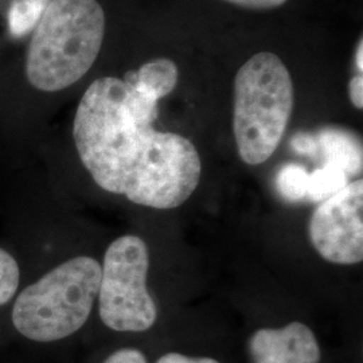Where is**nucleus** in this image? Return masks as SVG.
<instances>
[{
	"label": "nucleus",
	"mask_w": 363,
	"mask_h": 363,
	"mask_svg": "<svg viewBox=\"0 0 363 363\" xmlns=\"http://www.w3.org/2000/svg\"><path fill=\"white\" fill-rule=\"evenodd\" d=\"M78 155L103 190L147 208H179L201 179V157L189 139L136 120L123 79H96L73 124Z\"/></svg>",
	"instance_id": "1"
},
{
	"label": "nucleus",
	"mask_w": 363,
	"mask_h": 363,
	"mask_svg": "<svg viewBox=\"0 0 363 363\" xmlns=\"http://www.w3.org/2000/svg\"><path fill=\"white\" fill-rule=\"evenodd\" d=\"M105 13L96 0H50L27 54V78L39 91H62L84 77L104 39Z\"/></svg>",
	"instance_id": "2"
},
{
	"label": "nucleus",
	"mask_w": 363,
	"mask_h": 363,
	"mask_svg": "<svg viewBox=\"0 0 363 363\" xmlns=\"http://www.w3.org/2000/svg\"><path fill=\"white\" fill-rule=\"evenodd\" d=\"M294 82L273 52L255 54L234 81L233 128L238 155L250 166L277 150L294 111Z\"/></svg>",
	"instance_id": "3"
},
{
	"label": "nucleus",
	"mask_w": 363,
	"mask_h": 363,
	"mask_svg": "<svg viewBox=\"0 0 363 363\" xmlns=\"http://www.w3.org/2000/svg\"><path fill=\"white\" fill-rule=\"evenodd\" d=\"M100 281L97 259L81 256L58 265L21 292L13 304L15 328L35 342L70 337L86 323Z\"/></svg>",
	"instance_id": "4"
},
{
	"label": "nucleus",
	"mask_w": 363,
	"mask_h": 363,
	"mask_svg": "<svg viewBox=\"0 0 363 363\" xmlns=\"http://www.w3.org/2000/svg\"><path fill=\"white\" fill-rule=\"evenodd\" d=\"M150 253L138 235H123L105 252L99 289L104 325L118 333H143L155 325V301L147 289Z\"/></svg>",
	"instance_id": "5"
},
{
	"label": "nucleus",
	"mask_w": 363,
	"mask_h": 363,
	"mask_svg": "<svg viewBox=\"0 0 363 363\" xmlns=\"http://www.w3.org/2000/svg\"><path fill=\"white\" fill-rule=\"evenodd\" d=\"M310 238L328 262L352 265L363 259V182H351L312 214Z\"/></svg>",
	"instance_id": "6"
},
{
	"label": "nucleus",
	"mask_w": 363,
	"mask_h": 363,
	"mask_svg": "<svg viewBox=\"0 0 363 363\" xmlns=\"http://www.w3.org/2000/svg\"><path fill=\"white\" fill-rule=\"evenodd\" d=\"M253 363H319L320 349L311 328L292 322L283 328H261L249 342Z\"/></svg>",
	"instance_id": "7"
},
{
	"label": "nucleus",
	"mask_w": 363,
	"mask_h": 363,
	"mask_svg": "<svg viewBox=\"0 0 363 363\" xmlns=\"http://www.w3.org/2000/svg\"><path fill=\"white\" fill-rule=\"evenodd\" d=\"M316 139L325 163L342 169L349 177L362 171V143L357 135L350 130L328 127L320 130Z\"/></svg>",
	"instance_id": "8"
},
{
	"label": "nucleus",
	"mask_w": 363,
	"mask_h": 363,
	"mask_svg": "<svg viewBox=\"0 0 363 363\" xmlns=\"http://www.w3.org/2000/svg\"><path fill=\"white\" fill-rule=\"evenodd\" d=\"M123 81L157 103L177 86L178 67L171 60L157 58L138 72H128Z\"/></svg>",
	"instance_id": "9"
},
{
	"label": "nucleus",
	"mask_w": 363,
	"mask_h": 363,
	"mask_svg": "<svg viewBox=\"0 0 363 363\" xmlns=\"http://www.w3.org/2000/svg\"><path fill=\"white\" fill-rule=\"evenodd\" d=\"M350 177L333 164L325 163L322 169H315L308 177L307 198L311 202H323L342 191L350 182Z\"/></svg>",
	"instance_id": "10"
},
{
	"label": "nucleus",
	"mask_w": 363,
	"mask_h": 363,
	"mask_svg": "<svg viewBox=\"0 0 363 363\" xmlns=\"http://www.w3.org/2000/svg\"><path fill=\"white\" fill-rule=\"evenodd\" d=\"M310 172L300 164L289 163L276 175V189L288 202H300L307 198Z\"/></svg>",
	"instance_id": "11"
},
{
	"label": "nucleus",
	"mask_w": 363,
	"mask_h": 363,
	"mask_svg": "<svg viewBox=\"0 0 363 363\" xmlns=\"http://www.w3.org/2000/svg\"><path fill=\"white\" fill-rule=\"evenodd\" d=\"M45 9L33 4L27 0L13 1L9 13V27L13 37L19 38L28 34L34 27L38 25L39 19Z\"/></svg>",
	"instance_id": "12"
},
{
	"label": "nucleus",
	"mask_w": 363,
	"mask_h": 363,
	"mask_svg": "<svg viewBox=\"0 0 363 363\" xmlns=\"http://www.w3.org/2000/svg\"><path fill=\"white\" fill-rule=\"evenodd\" d=\"M19 267L10 253L0 249V306L9 303L19 286Z\"/></svg>",
	"instance_id": "13"
},
{
	"label": "nucleus",
	"mask_w": 363,
	"mask_h": 363,
	"mask_svg": "<svg viewBox=\"0 0 363 363\" xmlns=\"http://www.w3.org/2000/svg\"><path fill=\"white\" fill-rule=\"evenodd\" d=\"M292 148L300 154V155L316 156L319 152V144L315 135L308 132H298L292 140H291Z\"/></svg>",
	"instance_id": "14"
},
{
	"label": "nucleus",
	"mask_w": 363,
	"mask_h": 363,
	"mask_svg": "<svg viewBox=\"0 0 363 363\" xmlns=\"http://www.w3.org/2000/svg\"><path fill=\"white\" fill-rule=\"evenodd\" d=\"M104 363H147L142 351L136 349H121L106 358Z\"/></svg>",
	"instance_id": "15"
},
{
	"label": "nucleus",
	"mask_w": 363,
	"mask_h": 363,
	"mask_svg": "<svg viewBox=\"0 0 363 363\" xmlns=\"http://www.w3.org/2000/svg\"><path fill=\"white\" fill-rule=\"evenodd\" d=\"M226 1H230L233 4H237L240 7H245V9L268 10V9L283 6L286 0H226Z\"/></svg>",
	"instance_id": "16"
},
{
	"label": "nucleus",
	"mask_w": 363,
	"mask_h": 363,
	"mask_svg": "<svg viewBox=\"0 0 363 363\" xmlns=\"http://www.w3.org/2000/svg\"><path fill=\"white\" fill-rule=\"evenodd\" d=\"M156 363H220L213 358L208 357H202V358H193V357H187L179 352H169L166 355H163Z\"/></svg>",
	"instance_id": "17"
},
{
	"label": "nucleus",
	"mask_w": 363,
	"mask_h": 363,
	"mask_svg": "<svg viewBox=\"0 0 363 363\" xmlns=\"http://www.w3.org/2000/svg\"><path fill=\"white\" fill-rule=\"evenodd\" d=\"M349 96L351 103L355 108L362 109L363 108V77L362 74H357L351 78L349 84Z\"/></svg>",
	"instance_id": "18"
},
{
	"label": "nucleus",
	"mask_w": 363,
	"mask_h": 363,
	"mask_svg": "<svg viewBox=\"0 0 363 363\" xmlns=\"http://www.w3.org/2000/svg\"><path fill=\"white\" fill-rule=\"evenodd\" d=\"M362 55H363V42L362 39L359 40V45H358V49H357V67L359 69V72L362 73L363 64H362Z\"/></svg>",
	"instance_id": "19"
},
{
	"label": "nucleus",
	"mask_w": 363,
	"mask_h": 363,
	"mask_svg": "<svg viewBox=\"0 0 363 363\" xmlns=\"http://www.w3.org/2000/svg\"><path fill=\"white\" fill-rule=\"evenodd\" d=\"M27 1H30L33 4H37V6L42 7V9H46V6L50 3V0H27Z\"/></svg>",
	"instance_id": "20"
}]
</instances>
